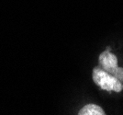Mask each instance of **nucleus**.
I'll return each instance as SVG.
<instances>
[{"label":"nucleus","mask_w":123,"mask_h":115,"mask_svg":"<svg viewBox=\"0 0 123 115\" xmlns=\"http://www.w3.org/2000/svg\"><path fill=\"white\" fill-rule=\"evenodd\" d=\"M93 81L99 88L107 91L120 92L123 89V83L114 76L103 70L100 66L94 68L92 74Z\"/></svg>","instance_id":"nucleus-1"},{"label":"nucleus","mask_w":123,"mask_h":115,"mask_svg":"<svg viewBox=\"0 0 123 115\" xmlns=\"http://www.w3.org/2000/svg\"><path fill=\"white\" fill-rule=\"evenodd\" d=\"M99 65L103 70L114 76L123 83V68L118 66V58L110 51L106 50L98 57Z\"/></svg>","instance_id":"nucleus-2"},{"label":"nucleus","mask_w":123,"mask_h":115,"mask_svg":"<svg viewBox=\"0 0 123 115\" xmlns=\"http://www.w3.org/2000/svg\"><path fill=\"white\" fill-rule=\"evenodd\" d=\"M79 115H105V111L101 107L95 104H87L83 107L78 112Z\"/></svg>","instance_id":"nucleus-3"}]
</instances>
